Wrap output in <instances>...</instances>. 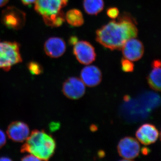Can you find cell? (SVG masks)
Masks as SVG:
<instances>
[{
  "label": "cell",
  "instance_id": "cell-23",
  "mask_svg": "<svg viewBox=\"0 0 161 161\" xmlns=\"http://www.w3.org/2000/svg\"><path fill=\"white\" fill-rule=\"evenodd\" d=\"M78 42V38L75 36H72L69 38V42L70 45H75Z\"/></svg>",
  "mask_w": 161,
  "mask_h": 161
},
{
  "label": "cell",
  "instance_id": "cell-15",
  "mask_svg": "<svg viewBox=\"0 0 161 161\" xmlns=\"http://www.w3.org/2000/svg\"><path fill=\"white\" fill-rule=\"evenodd\" d=\"M65 19L69 24L75 27L82 26L84 23L83 14L78 9H73L69 10L65 14Z\"/></svg>",
  "mask_w": 161,
  "mask_h": 161
},
{
  "label": "cell",
  "instance_id": "cell-30",
  "mask_svg": "<svg viewBox=\"0 0 161 161\" xmlns=\"http://www.w3.org/2000/svg\"><path fill=\"white\" fill-rule=\"evenodd\" d=\"M91 130H92V131H94L95 130H97V127L95 126V125L92 126L91 128Z\"/></svg>",
  "mask_w": 161,
  "mask_h": 161
},
{
  "label": "cell",
  "instance_id": "cell-20",
  "mask_svg": "<svg viewBox=\"0 0 161 161\" xmlns=\"http://www.w3.org/2000/svg\"><path fill=\"white\" fill-rule=\"evenodd\" d=\"M107 14L111 19H115L119 15V10L116 7H110L107 9Z\"/></svg>",
  "mask_w": 161,
  "mask_h": 161
},
{
  "label": "cell",
  "instance_id": "cell-24",
  "mask_svg": "<svg viewBox=\"0 0 161 161\" xmlns=\"http://www.w3.org/2000/svg\"><path fill=\"white\" fill-rule=\"evenodd\" d=\"M152 68L160 67H161V61L159 60H155L153 61L152 63Z\"/></svg>",
  "mask_w": 161,
  "mask_h": 161
},
{
  "label": "cell",
  "instance_id": "cell-28",
  "mask_svg": "<svg viewBox=\"0 0 161 161\" xmlns=\"http://www.w3.org/2000/svg\"><path fill=\"white\" fill-rule=\"evenodd\" d=\"M150 150L149 149H148L147 148H142V153L143 154H145V155H147L149 152H150Z\"/></svg>",
  "mask_w": 161,
  "mask_h": 161
},
{
  "label": "cell",
  "instance_id": "cell-16",
  "mask_svg": "<svg viewBox=\"0 0 161 161\" xmlns=\"http://www.w3.org/2000/svg\"><path fill=\"white\" fill-rule=\"evenodd\" d=\"M161 67H153L147 77V81L150 87L157 92L161 91Z\"/></svg>",
  "mask_w": 161,
  "mask_h": 161
},
{
  "label": "cell",
  "instance_id": "cell-2",
  "mask_svg": "<svg viewBox=\"0 0 161 161\" xmlns=\"http://www.w3.org/2000/svg\"><path fill=\"white\" fill-rule=\"evenodd\" d=\"M56 146V141L50 134L44 130H35L21 147V152L32 154L40 161H47L54 154Z\"/></svg>",
  "mask_w": 161,
  "mask_h": 161
},
{
  "label": "cell",
  "instance_id": "cell-4",
  "mask_svg": "<svg viewBox=\"0 0 161 161\" xmlns=\"http://www.w3.org/2000/svg\"><path fill=\"white\" fill-rule=\"evenodd\" d=\"M26 14L14 6H8L2 12L1 22L9 29L19 30L26 23Z\"/></svg>",
  "mask_w": 161,
  "mask_h": 161
},
{
  "label": "cell",
  "instance_id": "cell-8",
  "mask_svg": "<svg viewBox=\"0 0 161 161\" xmlns=\"http://www.w3.org/2000/svg\"><path fill=\"white\" fill-rule=\"evenodd\" d=\"M62 92L69 99H78L85 94V85L80 78L70 77L68 78L63 83Z\"/></svg>",
  "mask_w": 161,
  "mask_h": 161
},
{
  "label": "cell",
  "instance_id": "cell-21",
  "mask_svg": "<svg viewBox=\"0 0 161 161\" xmlns=\"http://www.w3.org/2000/svg\"><path fill=\"white\" fill-rule=\"evenodd\" d=\"M6 142V135L3 130H0V149L4 146Z\"/></svg>",
  "mask_w": 161,
  "mask_h": 161
},
{
  "label": "cell",
  "instance_id": "cell-19",
  "mask_svg": "<svg viewBox=\"0 0 161 161\" xmlns=\"http://www.w3.org/2000/svg\"><path fill=\"white\" fill-rule=\"evenodd\" d=\"M132 61L128 60L126 58H123L121 61V68L125 72H132L134 70V65Z\"/></svg>",
  "mask_w": 161,
  "mask_h": 161
},
{
  "label": "cell",
  "instance_id": "cell-14",
  "mask_svg": "<svg viewBox=\"0 0 161 161\" xmlns=\"http://www.w3.org/2000/svg\"><path fill=\"white\" fill-rule=\"evenodd\" d=\"M83 6L87 14L96 15L103 10L104 3L103 0H84Z\"/></svg>",
  "mask_w": 161,
  "mask_h": 161
},
{
  "label": "cell",
  "instance_id": "cell-3",
  "mask_svg": "<svg viewBox=\"0 0 161 161\" xmlns=\"http://www.w3.org/2000/svg\"><path fill=\"white\" fill-rule=\"evenodd\" d=\"M20 44L16 42L0 40V69L8 71L12 67L23 61Z\"/></svg>",
  "mask_w": 161,
  "mask_h": 161
},
{
  "label": "cell",
  "instance_id": "cell-1",
  "mask_svg": "<svg viewBox=\"0 0 161 161\" xmlns=\"http://www.w3.org/2000/svg\"><path fill=\"white\" fill-rule=\"evenodd\" d=\"M136 22L129 14L124 13L117 21L112 20L96 32V40L111 50H121L127 40L136 38L138 31Z\"/></svg>",
  "mask_w": 161,
  "mask_h": 161
},
{
  "label": "cell",
  "instance_id": "cell-6",
  "mask_svg": "<svg viewBox=\"0 0 161 161\" xmlns=\"http://www.w3.org/2000/svg\"><path fill=\"white\" fill-rule=\"evenodd\" d=\"M117 150L121 157L125 160H131L138 156L140 151V145L136 139L127 136L119 141Z\"/></svg>",
  "mask_w": 161,
  "mask_h": 161
},
{
  "label": "cell",
  "instance_id": "cell-9",
  "mask_svg": "<svg viewBox=\"0 0 161 161\" xmlns=\"http://www.w3.org/2000/svg\"><path fill=\"white\" fill-rule=\"evenodd\" d=\"M121 50L124 58L132 61H138L144 55L143 44L136 38L127 40Z\"/></svg>",
  "mask_w": 161,
  "mask_h": 161
},
{
  "label": "cell",
  "instance_id": "cell-12",
  "mask_svg": "<svg viewBox=\"0 0 161 161\" xmlns=\"http://www.w3.org/2000/svg\"><path fill=\"white\" fill-rule=\"evenodd\" d=\"M80 79L86 86L93 87L97 86L102 80V74L98 67L88 65L81 70Z\"/></svg>",
  "mask_w": 161,
  "mask_h": 161
},
{
  "label": "cell",
  "instance_id": "cell-11",
  "mask_svg": "<svg viewBox=\"0 0 161 161\" xmlns=\"http://www.w3.org/2000/svg\"><path fill=\"white\" fill-rule=\"evenodd\" d=\"M6 132L12 141L16 142H22L26 141L29 136L30 129L25 123L15 121L9 125Z\"/></svg>",
  "mask_w": 161,
  "mask_h": 161
},
{
  "label": "cell",
  "instance_id": "cell-18",
  "mask_svg": "<svg viewBox=\"0 0 161 161\" xmlns=\"http://www.w3.org/2000/svg\"><path fill=\"white\" fill-rule=\"evenodd\" d=\"M27 68L32 75H38L42 74L43 68L41 65L36 62L31 61L27 65Z\"/></svg>",
  "mask_w": 161,
  "mask_h": 161
},
{
  "label": "cell",
  "instance_id": "cell-22",
  "mask_svg": "<svg viewBox=\"0 0 161 161\" xmlns=\"http://www.w3.org/2000/svg\"><path fill=\"white\" fill-rule=\"evenodd\" d=\"M22 161H40L39 158H37L35 156L32 154H30L28 155L25 156L23 157V158L21 159Z\"/></svg>",
  "mask_w": 161,
  "mask_h": 161
},
{
  "label": "cell",
  "instance_id": "cell-26",
  "mask_svg": "<svg viewBox=\"0 0 161 161\" xmlns=\"http://www.w3.org/2000/svg\"><path fill=\"white\" fill-rule=\"evenodd\" d=\"M59 126H60V125H58V123H53V125H51L50 128L52 130L54 131L55 130H57Z\"/></svg>",
  "mask_w": 161,
  "mask_h": 161
},
{
  "label": "cell",
  "instance_id": "cell-29",
  "mask_svg": "<svg viewBox=\"0 0 161 161\" xmlns=\"http://www.w3.org/2000/svg\"><path fill=\"white\" fill-rule=\"evenodd\" d=\"M11 160L10 158L7 157H2L0 158V161H10Z\"/></svg>",
  "mask_w": 161,
  "mask_h": 161
},
{
  "label": "cell",
  "instance_id": "cell-7",
  "mask_svg": "<svg viewBox=\"0 0 161 161\" xmlns=\"http://www.w3.org/2000/svg\"><path fill=\"white\" fill-rule=\"evenodd\" d=\"M68 1L69 0H36L35 9L42 17L56 14L67 6Z\"/></svg>",
  "mask_w": 161,
  "mask_h": 161
},
{
  "label": "cell",
  "instance_id": "cell-10",
  "mask_svg": "<svg viewBox=\"0 0 161 161\" xmlns=\"http://www.w3.org/2000/svg\"><path fill=\"white\" fill-rule=\"evenodd\" d=\"M136 136L139 142L146 146L154 143L158 139L159 132L152 124H145L137 130Z\"/></svg>",
  "mask_w": 161,
  "mask_h": 161
},
{
  "label": "cell",
  "instance_id": "cell-17",
  "mask_svg": "<svg viewBox=\"0 0 161 161\" xmlns=\"http://www.w3.org/2000/svg\"><path fill=\"white\" fill-rule=\"evenodd\" d=\"M43 22L47 26L52 27H59L65 21V15L62 10L56 14L43 16Z\"/></svg>",
  "mask_w": 161,
  "mask_h": 161
},
{
  "label": "cell",
  "instance_id": "cell-25",
  "mask_svg": "<svg viewBox=\"0 0 161 161\" xmlns=\"http://www.w3.org/2000/svg\"><path fill=\"white\" fill-rule=\"evenodd\" d=\"M22 3L25 5H30L36 2V0H21Z\"/></svg>",
  "mask_w": 161,
  "mask_h": 161
},
{
  "label": "cell",
  "instance_id": "cell-5",
  "mask_svg": "<svg viewBox=\"0 0 161 161\" xmlns=\"http://www.w3.org/2000/svg\"><path fill=\"white\" fill-rule=\"evenodd\" d=\"M73 53L78 62L81 64L88 65L96 59L95 48L86 41H78L74 45Z\"/></svg>",
  "mask_w": 161,
  "mask_h": 161
},
{
  "label": "cell",
  "instance_id": "cell-13",
  "mask_svg": "<svg viewBox=\"0 0 161 161\" xmlns=\"http://www.w3.org/2000/svg\"><path fill=\"white\" fill-rule=\"evenodd\" d=\"M66 43L62 39L53 37L47 40L44 44V50L46 55L51 58H59L66 51Z\"/></svg>",
  "mask_w": 161,
  "mask_h": 161
},
{
  "label": "cell",
  "instance_id": "cell-27",
  "mask_svg": "<svg viewBox=\"0 0 161 161\" xmlns=\"http://www.w3.org/2000/svg\"><path fill=\"white\" fill-rule=\"evenodd\" d=\"M9 1V0H0V7L5 6Z\"/></svg>",
  "mask_w": 161,
  "mask_h": 161
}]
</instances>
